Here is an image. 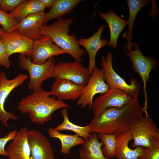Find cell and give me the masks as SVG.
Wrapping results in <instances>:
<instances>
[{"label": "cell", "instance_id": "1", "mask_svg": "<svg viewBox=\"0 0 159 159\" xmlns=\"http://www.w3.org/2000/svg\"><path fill=\"white\" fill-rule=\"evenodd\" d=\"M143 112L137 98L122 108H108L94 115L90 123V133L117 135L129 130Z\"/></svg>", "mask_w": 159, "mask_h": 159}, {"label": "cell", "instance_id": "2", "mask_svg": "<svg viewBox=\"0 0 159 159\" xmlns=\"http://www.w3.org/2000/svg\"><path fill=\"white\" fill-rule=\"evenodd\" d=\"M70 107L63 101L51 97L49 91L40 88L22 98L19 103L18 110L22 114H28L32 122L43 125L51 120L55 111Z\"/></svg>", "mask_w": 159, "mask_h": 159}, {"label": "cell", "instance_id": "3", "mask_svg": "<svg viewBox=\"0 0 159 159\" xmlns=\"http://www.w3.org/2000/svg\"><path fill=\"white\" fill-rule=\"evenodd\" d=\"M74 18H62L49 25H44L41 28L42 35L49 37L56 45L72 56L75 61L81 63L82 56L86 51L82 49L74 35H69V27Z\"/></svg>", "mask_w": 159, "mask_h": 159}, {"label": "cell", "instance_id": "4", "mask_svg": "<svg viewBox=\"0 0 159 159\" xmlns=\"http://www.w3.org/2000/svg\"><path fill=\"white\" fill-rule=\"evenodd\" d=\"M132 148H144L159 145V129L148 114L141 116L129 130Z\"/></svg>", "mask_w": 159, "mask_h": 159}, {"label": "cell", "instance_id": "5", "mask_svg": "<svg viewBox=\"0 0 159 159\" xmlns=\"http://www.w3.org/2000/svg\"><path fill=\"white\" fill-rule=\"evenodd\" d=\"M19 65L21 68L27 71L30 76L27 85L29 89L33 91L41 88L45 80L53 78V72L55 64L54 57L50 58L45 63L41 64H34L30 57L18 55Z\"/></svg>", "mask_w": 159, "mask_h": 159}, {"label": "cell", "instance_id": "6", "mask_svg": "<svg viewBox=\"0 0 159 159\" xmlns=\"http://www.w3.org/2000/svg\"><path fill=\"white\" fill-rule=\"evenodd\" d=\"M132 46L134 48L127 51L123 49L126 55L130 59L132 64V69L137 73L140 77L143 82V90L145 98V103L143 109L147 111V95L146 92V85L149 80L151 79L149 74L153 69H156L159 64L157 59L153 58L151 56H144L140 50L138 44L137 42H132Z\"/></svg>", "mask_w": 159, "mask_h": 159}, {"label": "cell", "instance_id": "7", "mask_svg": "<svg viewBox=\"0 0 159 159\" xmlns=\"http://www.w3.org/2000/svg\"><path fill=\"white\" fill-rule=\"evenodd\" d=\"M112 55L108 52L105 57L103 56L101 62L104 80L108 85L110 89L117 88L121 90L131 96L133 98H138L141 86L134 78L127 84L124 79L120 76L114 70L112 65Z\"/></svg>", "mask_w": 159, "mask_h": 159}, {"label": "cell", "instance_id": "8", "mask_svg": "<svg viewBox=\"0 0 159 159\" xmlns=\"http://www.w3.org/2000/svg\"><path fill=\"white\" fill-rule=\"evenodd\" d=\"M91 76L89 70L81 63L75 61L65 62L62 61L54 65L53 77L54 79H64L78 85L85 86Z\"/></svg>", "mask_w": 159, "mask_h": 159}, {"label": "cell", "instance_id": "9", "mask_svg": "<svg viewBox=\"0 0 159 159\" xmlns=\"http://www.w3.org/2000/svg\"><path fill=\"white\" fill-rule=\"evenodd\" d=\"M109 89V85L104 80L102 69L96 67L85 86L83 92L77 100V104L81 108L88 106L89 110H90L94 96L97 94H103Z\"/></svg>", "mask_w": 159, "mask_h": 159}, {"label": "cell", "instance_id": "10", "mask_svg": "<svg viewBox=\"0 0 159 159\" xmlns=\"http://www.w3.org/2000/svg\"><path fill=\"white\" fill-rule=\"evenodd\" d=\"M28 77L26 74L20 73L12 80L8 79L4 71L0 73V117L1 121L5 126L9 127L7 121L9 119L16 120L17 117L6 110L4 108L5 102L11 91L16 87L23 84Z\"/></svg>", "mask_w": 159, "mask_h": 159}, {"label": "cell", "instance_id": "11", "mask_svg": "<svg viewBox=\"0 0 159 159\" xmlns=\"http://www.w3.org/2000/svg\"><path fill=\"white\" fill-rule=\"evenodd\" d=\"M131 96L117 89H110L105 93L96 98L93 101L92 109L94 115L99 114L110 107H123L132 99Z\"/></svg>", "mask_w": 159, "mask_h": 159}, {"label": "cell", "instance_id": "12", "mask_svg": "<svg viewBox=\"0 0 159 159\" xmlns=\"http://www.w3.org/2000/svg\"><path fill=\"white\" fill-rule=\"evenodd\" d=\"M65 53L66 52L55 44L49 37L43 35L33 41L31 57L33 63L41 64L51 57Z\"/></svg>", "mask_w": 159, "mask_h": 159}, {"label": "cell", "instance_id": "13", "mask_svg": "<svg viewBox=\"0 0 159 159\" xmlns=\"http://www.w3.org/2000/svg\"><path fill=\"white\" fill-rule=\"evenodd\" d=\"M28 140L32 159H55L49 140L40 131L29 130Z\"/></svg>", "mask_w": 159, "mask_h": 159}, {"label": "cell", "instance_id": "14", "mask_svg": "<svg viewBox=\"0 0 159 159\" xmlns=\"http://www.w3.org/2000/svg\"><path fill=\"white\" fill-rule=\"evenodd\" d=\"M9 56L19 53L31 57L33 41L16 31L5 33L0 37Z\"/></svg>", "mask_w": 159, "mask_h": 159}, {"label": "cell", "instance_id": "15", "mask_svg": "<svg viewBox=\"0 0 159 159\" xmlns=\"http://www.w3.org/2000/svg\"><path fill=\"white\" fill-rule=\"evenodd\" d=\"M47 14L41 11L30 14L19 22L14 31L34 40L41 37L42 27L44 25Z\"/></svg>", "mask_w": 159, "mask_h": 159}, {"label": "cell", "instance_id": "16", "mask_svg": "<svg viewBox=\"0 0 159 159\" xmlns=\"http://www.w3.org/2000/svg\"><path fill=\"white\" fill-rule=\"evenodd\" d=\"M105 28V25H101L98 30L90 37H82L77 40L79 45L84 47L88 53L89 57L88 69L91 75L96 67L95 59L97 52L101 48L108 44L109 42L107 39L101 37L102 32Z\"/></svg>", "mask_w": 159, "mask_h": 159}, {"label": "cell", "instance_id": "17", "mask_svg": "<svg viewBox=\"0 0 159 159\" xmlns=\"http://www.w3.org/2000/svg\"><path fill=\"white\" fill-rule=\"evenodd\" d=\"M55 80L49 92L51 96L57 97V100L75 101L81 96L85 86L66 79H58Z\"/></svg>", "mask_w": 159, "mask_h": 159}, {"label": "cell", "instance_id": "18", "mask_svg": "<svg viewBox=\"0 0 159 159\" xmlns=\"http://www.w3.org/2000/svg\"><path fill=\"white\" fill-rule=\"evenodd\" d=\"M29 131L22 127L17 132L6 150L9 159H32L28 140Z\"/></svg>", "mask_w": 159, "mask_h": 159}, {"label": "cell", "instance_id": "19", "mask_svg": "<svg viewBox=\"0 0 159 159\" xmlns=\"http://www.w3.org/2000/svg\"><path fill=\"white\" fill-rule=\"evenodd\" d=\"M115 157L117 159H138L144 148L137 147L134 149L129 147V143L132 140L129 130L117 135Z\"/></svg>", "mask_w": 159, "mask_h": 159}, {"label": "cell", "instance_id": "20", "mask_svg": "<svg viewBox=\"0 0 159 159\" xmlns=\"http://www.w3.org/2000/svg\"><path fill=\"white\" fill-rule=\"evenodd\" d=\"M100 16L107 23L110 31L109 46L115 49L117 47V41L120 34L127 25V20L119 16L112 9L106 13L100 12Z\"/></svg>", "mask_w": 159, "mask_h": 159}, {"label": "cell", "instance_id": "21", "mask_svg": "<svg viewBox=\"0 0 159 159\" xmlns=\"http://www.w3.org/2000/svg\"><path fill=\"white\" fill-rule=\"evenodd\" d=\"M90 138L84 139L79 150L80 159H113L106 157L102 151V142H100L97 133H93Z\"/></svg>", "mask_w": 159, "mask_h": 159}, {"label": "cell", "instance_id": "22", "mask_svg": "<svg viewBox=\"0 0 159 159\" xmlns=\"http://www.w3.org/2000/svg\"><path fill=\"white\" fill-rule=\"evenodd\" d=\"M150 0H127V4L129 10V17L127 20L128 31L122 36L125 38L127 42L125 43L124 49L127 51L132 49L131 39H132V30L134 23L138 12L145 6L149 4Z\"/></svg>", "mask_w": 159, "mask_h": 159}, {"label": "cell", "instance_id": "23", "mask_svg": "<svg viewBox=\"0 0 159 159\" xmlns=\"http://www.w3.org/2000/svg\"><path fill=\"white\" fill-rule=\"evenodd\" d=\"M82 0H56L47 14L44 24L54 19H58L71 13Z\"/></svg>", "mask_w": 159, "mask_h": 159}, {"label": "cell", "instance_id": "24", "mask_svg": "<svg viewBox=\"0 0 159 159\" xmlns=\"http://www.w3.org/2000/svg\"><path fill=\"white\" fill-rule=\"evenodd\" d=\"M48 133L50 137L60 140L62 146L60 152L64 154H69L71 148L78 145H81L84 141L83 138L76 134L71 135L62 133L52 127L48 129Z\"/></svg>", "mask_w": 159, "mask_h": 159}, {"label": "cell", "instance_id": "25", "mask_svg": "<svg viewBox=\"0 0 159 159\" xmlns=\"http://www.w3.org/2000/svg\"><path fill=\"white\" fill-rule=\"evenodd\" d=\"M45 8L39 0H26L9 13L20 21L30 14L44 11Z\"/></svg>", "mask_w": 159, "mask_h": 159}, {"label": "cell", "instance_id": "26", "mask_svg": "<svg viewBox=\"0 0 159 159\" xmlns=\"http://www.w3.org/2000/svg\"><path fill=\"white\" fill-rule=\"evenodd\" d=\"M62 114L63 118V121L61 124L54 128V130L58 131L70 130L84 139H88L91 137L90 124L81 126L71 122L69 119L67 110L66 108H62Z\"/></svg>", "mask_w": 159, "mask_h": 159}, {"label": "cell", "instance_id": "27", "mask_svg": "<svg viewBox=\"0 0 159 159\" xmlns=\"http://www.w3.org/2000/svg\"><path fill=\"white\" fill-rule=\"evenodd\" d=\"M116 135L111 134H98V138L102 140L104 147L102 150L104 155L106 158L113 159L115 158Z\"/></svg>", "mask_w": 159, "mask_h": 159}, {"label": "cell", "instance_id": "28", "mask_svg": "<svg viewBox=\"0 0 159 159\" xmlns=\"http://www.w3.org/2000/svg\"><path fill=\"white\" fill-rule=\"evenodd\" d=\"M19 22V21L13 17L9 13H8L0 9V24L6 33L14 31Z\"/></svg>", "mask_w": 159, "mask_h": 159}, {"label": "cell", "instance_id": "29", "mask_svg": "<svg viewBox=\"0 0 159 159\" xmlns=\"http://www.w3.org/2000/svg\"><path fill=\"white\" fill-rule=\"evenodd\" d=\"M25 0H1L0 9L7 12H11Z\"/></svg>", "mask_w": 159, "mask_h": 159}, {"label": "cell", "instance_id": "30", "mask_svg": "<svg viewBox=\"0 0 159 159\" xmlns=\"http://www.w3.org/2000/svg\"><path fill=\"white\" fill-rule=\"evenodd\" d=\"M138 159H159V145L144 148Z\"/></svg>", "mask_w": 159, "mask_h": 159}, {"label": "cell", "instance_id": "31", "mask_svg": "<svg viewBox=\"0 0 159 159\" xmlns=\"http://www.w3.org/2000/svg\"><path fill=\"white\" fill-rule=\"evenodd\" d=\"M17 132L16 130L9 131L4 137L0 138V155L7 156L6 150H5V146L8 142L10 140H12L14 138Z\"/></svg>", "mask_w": 159, "mask_h": 159}, {"label": "cell", "instance_id": "32", "mask_svg": "<svg viewBox=\"0 0 159 159\" xmlns=\"http://www.w3.org/2000/svg\"><path fill=\"white\" fill-rule=\"evenodd\" d=\"M9 55L5 47L0 40V67L4 66L9 69L11 65Z\"/></svg>", "mask_w": 159, "mask_h": 159}, {"label": "cell", "instance_id": "33", "mask_svg": "<svg viewBox=\"0 0 159 159\" xmlns=\"http://www.w3.org/2000/svg\"><path fill=\"white\" fill-rule=\"evenodd\" d=\"M56 0H39L45 8H51L54 4Z\"/></svg>", "mask_w": 159, "mask_h": 159}, {"label": "cell", "instance_id": "34", "mask_svg": "<svg viewBox=\"0 0 159 159\" xmlns=\"http://www.w3.org/2000/svg\"><path fill=\"white\" fill-rule=\"evenodd\" d=\"M5 33V31L0 24V37Z\"/></svg>", "mask_w": 159, "mask_h": 159}, {"label": "cell", "instance_id": "35", "mask_svg": "<svg viewBox=\"0 0 159 159\" xmlns=\"http://www.w3.org/2000/svg\"><path fill=\"white\" fill-rule=\"evenodd\" d=\"M1 119L0 117V122L1 121Z\"/></svg>", "mask_w": 159, "mask_h": 159}, {"label": "cell", "instance_id": "36", "mask_svg": "<svg viewBox=\"0 0 159 159\" xmlns=\"http://www.w3.org/2000/svg\"><path fill=\"white\" fill-rule=\"evenodd\" d=\"M9 159V158H7V159Z\"/></svg>", "mask_w": 159, "mask_h": 159}, {"label": "cell", "instance_id": "37", "mask_svg": "<svg viewBox=\"0 0 159 159\" xmlns=\"http://www.w3.org/2000/svg\"></svg>", "mask_w": 159, "mask_h": 159}]
</instances>
